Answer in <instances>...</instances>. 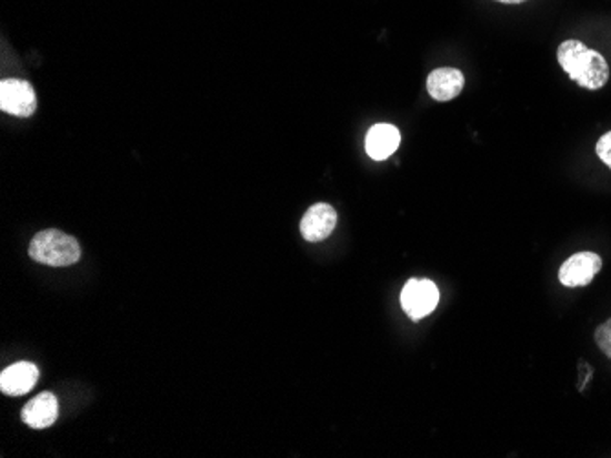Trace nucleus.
Listing matches in <instances>:
<instances>
[{"label": "nucleus", "mask_w": 611, "mask_h": 458, "mask_svg": "<svg viewBox=\"0 0 611 458\" xmlns=\"http://www.w3.org/2000/svg\"><path fill=\"white\" fill-rule=\"evenodd\" d=\"M557 59L562 70L570 75L584 90H601L610 79V67L607 59L602 58L597 50L585 47L584 42L564 41L559 47Z\"/></svg>", "instance_id": "obj_1"}, {"label": "nucleus", "mask_w": 611, "mask_h": 458, "mask_svg": "<svg viewBox=\"0 0 611 458\" xmlns=\"http://www.w3.org/2000/svg\"><path fill=\"white\" fill-rule=\"evenodd\" d=\"M28 254L31 259L48 267H70L81 258V247L76 237L50 228V231L39 232L31 240Z\"/></svg>", "instance_id": "obj_2"}, {"label": "nucleus", "mask_w": 611, "mask_h": 458, "mask_svg": "<svg viewBox=\"0 0 611 458\" xmlns=\"http://www.w3.org/2000/svg\"><path fill=\"white\" fill-rule=\"evenodd\" d=\"M438 304H440V291L430 279H410L401 291V307L415 322L432 315Z\"/></svg>", "instance_id": "obj_3"}, {"label": "nucleus", "mask_w": 611, "mask_h": 458, "mask_svg": "<svg viewBox=\"0 0 611 458\" xmlns=\"http://www.w3.org/2000/svg\"><path fill=\"white\" fill-rule=\"evenodd\" d=\"M0 110L17 118L36 114V90L24 79H4L0 83Z\"/></svg>", "instance_id": "obj_4"}, {"label": "nucleus", "mask_w": 611, "mask_h": 458, "mask_svg": "<svg viewBox=\"0 0 611 458\" xmlns=\"http://www.w3.org/2000/svg\"><path fill=\"white\" fill-rule=\"evenodd\" d=\"M601 268L602 258L599 254L590 253V251L573 254L560 267V284L570 288L585 287L595 279L597 274L601 273Z\"/></svg>", "instance_id": "obj_5"}, {"label": "nucleus", "mask_w": 611, "mask_h": 458, "mask_svg": "<svg viewBox=\"0 0 611 458\" xmlns=\"http://www.w3.org/2000/svg\"><path fill=\"white\" fill-rule=\"evenodd\" d=\"M337 225V212L328 203H317L310 206L301 222V234L306 242H324Z\"/></svg>", "instance_id": "obj_6"}, {"label": "nucleus", "mask_w": 611, "mask_h": 458, "mask_svg": "<svg viewBox=\"0 0 611 458\" xmlns=\"http://www.w3.org/2000/svg\"><path fill=\"white\" fill-rule=\"evenodd\" d=\"M39 380V369L30 362H19L13 366L6 367L0 375V391L8 397H22L36 387Z\"/></svg>", "instance_id": "obj_7"}, {"label": "nucleus", "mask_w": 611, "mask_h": 458, "mask_svg": "<svg viewBox=\"0 0 611 458\" xmlns=\"http://www.w3.org/2000/svg\"><path fill=\"white\" fill-rule=\"evenodd\" d=\"M463 86H465V75L457 68H438L434 72H430L429 79H427L430 98L440 101V103H447V101L458 98Z\"/></svg>", "instance_id": "obj_8"}, {"label": "nucleus", "mask_w": 611, "mask_h": 458, "mask_svg": "<svg viewBox=\"0 0 611 458\" xmlns=\"http://www.w3.org/2000/svg\"><path fill=\"white\" fill-rule=\"evenodd\" d=\"M399 143H401V134H399L398 126L381 123L368 130L364 149L373 161H384L394 154L399 149Z\"/></svg>", "instance_id": "obj_9"}, {"label": "nucleus", "mask_w": 611, "mask_h": 458, "mask_svg": "<svg viewBox=\"0 0 611 458\" xmlns=\"http://www.w3.org/2000/svg\"><path fill=\"white\" fill-rule=\"evenodd\" d=\"M59 417V401L52 393H41L22 409V420L33 429H47Z\"/></svg>", "instance_id": "obj_10"}, {"label": "nucleus", "mask_w": 611, "mask_h": 458, "mask_svg": "<svg viewBox=\"0 0 611 458\" xmlns=\"http://www.w3.org/2000/svg\"><path fill=\"white\" fill-rule=\"evenodd\" d=\"M595 342L599 349L611 360V318L604 322L601 327H597Z\"/></svg>", "instance_id": "obj_11"}, {"label": "nucleus", "mask_w": 611, "mask_h": 458, "mask_svg": "<svg viewBox=\"0 0 611 458\" xmlns=\"http://www.w3.org/2000/svg\"><path fill=\"white\" fill-rule=\"evenodd\" d=\"M595 152L601 157L602 163L611 171V132L602 135L601 140L597 141Z\"/></svg>", "instance_id": "obj_12"}, {"label": "nucleus", "mask_w": 611, "mask_h": 458, "mask_svg": "<svg viewBox=\"0 0 611 458\" xmlns=\"http://www.w3.org/2000/svg\"><path fill=\"white\" fill-rule=\"evenodd\" d=\"M494 2H502V4H522L525 0H494Z\"/></svg>", "instance_id": "obj_13"}]
</instances>
